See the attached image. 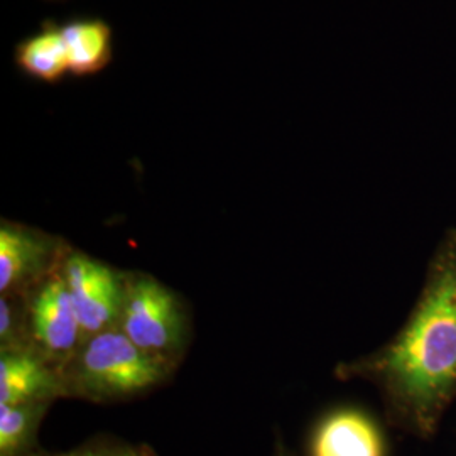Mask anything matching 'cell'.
<instances>
[{
	"label": "cell",
	"mask_w": 456,
	"mask_h": 456,
	"mask_svg": "<svg viewBox=\"0 0 456 456\" xmlns=\"http://www.w3.org/2000/svg\"><path fill=\"white\" fill-rule=\"evenodd\" d=\"M73 245L60 235L0 220V294H28L63 269Z\"/></svg>",
	"instance_id": "obj_4"
},
{
	"label": "cell",
	"mask_w": 456,
	"mask_h": 456,
	"mask_svg": "<svg viewBox=\"0 0 456 456\" xmlns=\"http://www.w3.org/2000/svg\"><path fill=\"white\" fill-rule=\"evenodd\" d=\"M53 456H158V453L146 443H129V441L98 435L82 444Z\"/></svg>",
	"instance_id": "obj_13"
},
{
	"label": "cell",
	"mask_w": 456,
	"mask_h": 456,
	"mask_svg": "<svg viewBox=\"0 0 456 456\" xmlns=\"http://www.w3.org/2000/svg\"><path fill=\"white\" fill-rule=\"evenodd\" d=\"M73 77H92L103 71L114 56V31L102 19H75L61 24Z\"/></svg>",
	"instance_id": "obj_9"
},
{
	"label": "cell",
	"mask_w": 456,
	"mask_h": 456,
	"mask_svg": "<svg viewBox=\"0 0 456 456\" xmlns=\"http://www.w3.org/2000/svg\"><path fill=\"white\" fill-rule=\"evenodd\" d=\"M14 58L17 66L34 80L61 82L69 75L61 24L45 22L37 33L17 45Z\"/></svg>",
	"instance_id": "obj_10"
},
{
	"label": "cell",
	"mask_w": 456,
	"mask_h": 456,
	"mask_svg": "<svg viewBox=\"0 0 456 456\" xmlns=\"http://www.w3.org/2000/svg\"><path fill=\"white\" fill-rule=\"evenodd\" d=\"M51 406L49 401L0 406V456H28L39 452V428Z\"/></svg>",
	"instance_id": "obj_11"
},
{
	"label": "cell",
	"mask_w": 456,
	"mask_h": 456,
	"mask_svg": "<svg viewBox=\"0 0 456 456\" xmlns=\"http://www.w3.org/2000/svg\"><path fill=\"white\" fill-rule=\"evenodd\" d=\"M175 369L141 350L117 326L86 337L61 367L63 397L115 404L166 384Z\"/></svg>",
	"instance_id": "obj_2"
},
{
	"label": "cell",
	"mask_w": 456,
	"mask_h": 456,
	"mask_svg": "<svg viewBox=\"0 0 456 456\" xmlns=\"http://www.w3.org/2000/svg\"><path fill=\"white\" fill-rule=\"evenodd\" d=\"M269 456H297L296 455V452L291 450L289 446H288V443L284 440V436L281 435V433H276V436H274V444H273V452H271V455Z\"/></svg>",
	"instance_id": "obj_14"
},
{
	"label": "cell",
	"mask_w": 456,
	"mask_h": 456,
	"mask_svg": "<svg viewBox=\"0 0 456 456\" xmlns=\"http://www.w3.org/2000/svg\"><path fill=\"white\" fill-rule=\"evenodd\" d=\"M28 456H53V453L51 452H46V450H39V452H36V453H33V455H28Z\"/></svg>",
	"instance_id": "obj_15"
},
{
	"label": "cell",
	"mask_w": 456,
	"mask_h": 456,
	"mask_svg": "<svg viewBox=\"0 0 456 456\" xmlns=\"http://www.w3.org/2000/svg\"><path fill=\"white\" fill-rule=\"evenodd\" d=\"M26 301L31 350L61 370L85 340L63 273L36 286Z\"/></svg>",
	"instance_id": "obj_6"
},
{
	"label": "cell",
	"mask_w": 456,
	"mask_h": 456,
	"mask_svg": "<svg viewBox=\"0 0 456 456\" xmlns=\"http://www.w3.org/2000/svg\"><path fill=\"white\" fill-rule=\"evenodd\" d=\"M335 377L379 392L387 424L431 440L456 401V227L435 247L408 318L386 343L340 362Z\"/></svg>",
	"instance_id": "obj_1"
},
{
	"label": "cell",
	"mask_w": 456,
	"mask_h": 456,
	"mask_svg": "<svg viewBox=\"0 0 456 456\" xmlns=\"http://www.w3.org/2000/svg\"><path fill=\"white\" fill-rule=\"evenodd\" d=\"M63 399L61 370L34 350L0 352V406Z\"/></svg>",
	"instance_id": "obj_8"
},
{
	"label": "cell",
	"mask_w": 456,
	"mask_h": 456,
	"mask_svg": "<svg viewBox=\"0 0 456 456\" xmlns=\"http://www.w3.org/2000/svg\"><path fill=\"white\" fill-rule=\"evenodd\" d=\"M306 456H389V441L369 411L338 406L313 424Z\"/></svg>",
	"instance_id": "obj_7"
},
{
	"label": "cell",
	"mask_w": 456,
	"mask_h": 456,
	"mask_svg": "<svg viewBox=\"0 0 456 456\" xmlns=\"http://www.w3.org/2000/svg\"><path fill=\"white\" fill-rule=\"evenodd\" d=\"M61 273L85 338L115 328L124 306L127 271L115 269L73 247Z\"/></svg>",
	"instance_id": "obj_5"
},
{
	"label": "cell",
	"mask_w": 456,
	"mask_h": 456,
	"mask_svg": "<svg viewBox=\"0 0 456 456\" xmlns=\"http://www.w3.org/2000/svg\"><path fill=\"white\" fill-rule=\"evenodd\" d=\"M31 350L26 294H0V352Z\"/></svg>",
	"instance_id": "obj_12"
},
{
	"label": "cell",
	"mask_w": 456,
	"mask_h": 456,
	"mask_svg": "<svg viewBox=\"0 0 456 456\" xmlns=\"http://www.w3.org/2000/svg\"><path fill=\"white\" fill-rule=\"evenodd\" d=\"M117 328L141 350L175 370L191 340V318L184 299L163 281L142 271H127Z\"/></svg>",
	"instance_id": "obj_3"
}]
</instances>
